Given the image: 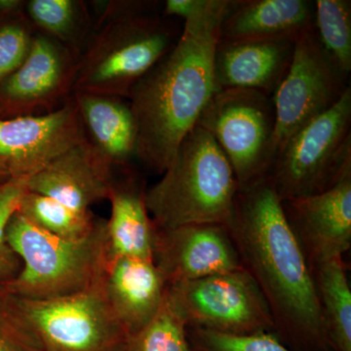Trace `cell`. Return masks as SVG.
<instances>
[{"mask_svg":"<svg viewBox=\"0 0 351 351\" xmlns=\"http://www.w3.org/2000/svg\"><path fill=\"white\" fill-rule=\"evenodd\" d=\"M18 212L39 230L64 239H80L93 232L100 218L75 211L48 196L25 191Z\"/></svg>","mask_w":351,"mask_h":351,"instance_id":"obj_23","label":"cell"},{"mask_svg":"<svg viewBox=\"0 0 351 351\" xmlns=\"http://www.w3.org/2000/svg\"><path fill=\"white\" fill-rule=\"evenodd\" d=\"M80 54L56 39L34 34L24 63L0 83V99L12 117L52 112L71 98Z\"/></svg>","mask_w":351,"mask_h":351,"instance_id":"obj_12","label":"cell"},{"mask_svg":"<svg viewBox=\"0 0 351 351\" xmlns=\"http://www.w3.org/2000/svg\"><path fill=\"white\" fill-rule=\"evenodd\" d=\"M282 208L311 269L350 250L351 170L331 189L283 200Z\"/></svg>","mask_w":351,"mask_h":351,"instance_id":"obj_14","label":"cell"},{"mask_svg":"<svg viewBox=\"0 0 351 351\" xmlns=\"http://www.w3.org/2000/svg\"><path fill=\"white\" fill-rule=\"evenodd\" d=\"M218 0H166L161 15L168 19H182L184 22L199 17L216 6Z\"/></svg>","mask_w":351,"mask_h":351,"instance_id":"obj_30","label":"cell"},{"mask_svg":"<svg viewBox=\"0 0 351 351\" xmlns=\"http://www.w3.org/2000/svg\"><path fill=\"white\" fill-rule=\"evenodd\" d=\"M166 297L189 328L234 336L274 332L267 301L244 267L170 284Z\"/></svg>","mask_w":351,"mask_h":351,"instance_id":"obj_8","label":"cell"},{"mask_svg":"<svg viewBox=\"0 0 351 351\" xmlns=\"http://www.w3.org/2000/svg\"><path fill=\"white\" fill-rule=\"evenodd\" d=\"M152 260L167 286L243 269L228 226L221 223L154 226Z\"/></svg>","mask_w":351,"mask_h":351,"instance_id":"obj_13","label":"cell"},{"mask_svg":"<svg viewBox=\"0 0 351 351\" xmlns=\"http://www.w3.org/2000/svg\"><path fill=\"white\" fill-rule=\"evenodd\" d=\"M276 121L271 96L258 90L230 88L211 97L196 125L216 141L240 189L269 175L276 160Z\"/></svg>","mask_w":351,"mask_h":351,"instance_id":"obj_7","label":"cell"},{"mask_svg":"<svg viewBox=\"0 0 351 351\" xmlns=\"http://www.w3.org/2000/svg\"><path fill=\"white\" fill-rule=\"evenodd\" d=\"M0 351H46L18 298L5 284H0Z\"/></svg>","mask_w":351,"mask_h":351,"instance_id":"obj_26","label":"cell"},{"mask_svg":"<svg viewBox=\"0 0 351 351\" xmlns=\"http://www.w3.org/2000/svg\"><path fill=\"white\" fill-rule=\"evenodd\" d=\"M17 298L46 351H125L129 335L108 302L104 280L68 297Z\"/></svg>","mask_w":351,"mask_h":351,"instance_id":"obj_9","label":"cell"},{"mask_svg":"<svg viewBox=\"0 0 351 351\" xmlns=\"http://www.w3.org/2000/svg\"><path fill=\"white\" fill-rule=\"evenodd\" d=\"M85 140L113 171L131 165L136 157L137 126L129 104L117 97L73 94Z\"/></svg>","mask_w":351,"mask_h":351,"instance_id":"obj_19","label":"cell"},{"mask_svg":"<svg viewBox=\"0 0 351 351\" xmlns=\"http://www.w3.org/2000/svg\"><path fill=\"white\" fill-rule=\"evenodd\" d=\"M113 175L85 140L27 178V189L86 213L108 200Z\"/></svg>","mask_w":351,"mask_h":351,"instance_id":"obj_15","label":"cell"},{"mask_svg":"<svg viewBox=\"0 0 351 351\" xmlns=\"http://www.w3.org/2000/svg\"><path fill=\"white\" fill-rule=\"evenodd\" d=\"M226 226L267 301L274 334L297 351H331L311 267L267 176L239 189Z\"/></svg>","mask_w":351,"mask_h":351,"instance_id":"obj_1","label":"cell"},{"mask_svg":"<svg viewBox=\"0 0 351 351\" xmlns=\"http://www.w3.org/2000/svg\"><path fill=\"white\" fill-rule=\"evenodd\" d=\"M145 191L142 176L131 165L114 171L108 198L112 205L107 219L110 258L154 261V225L145 204Z\"/></svg>","mask_w":351,"mask_h":351,"instance_id":"obj_18","label":"cell"},{"mask_svg":"<svg viewBox=\"0 0 351 351\" xmlns=\"http://www.w3.org/2000/svg\"><path fill=\"white\" fill-rule=\"evenodd\" d=\"M350 88V75L323 48L315 27L302 34L295 40L287 73L272 95L276 158L295 132L334 107Z\"/></svg>","mask_w":351,"mask_h":351,"instance_id":"obj_10","label":"cell"},{"mask_svg":"<svg viewBox=\"0 0 351 351\" xmlns=\"http://www.w3.org/2000/svg\"><path fill=\"white\" fill-rule=\"evenodd\" d=\"M241 0H219L209 12L184 22L181 36L136 84L129 100L137 126L136 157L162 174L217 91L213 71L219 27Z\"/></svg>","mask_w":351,"mask_h":351,"instance_id":"obj_2","label":"cell"},{"mask_svg":"<svg viewBox=\"0 0 351 351\" xmlns=\"http://www.w3.org/2000/svg\"><path fill=\"white\" fill-rule=\"evenodd\" d=\"M186 335L193 351H294L274 332L234 336L186 327Z\"/></svg>","mask_w":351,"mask_h":351,"instance_id":"obj_27","label":"cell"},{"mask_svg":"<svg viewBox=\"0 0 351 351\" xmlns=\"http://www.w3.org/2000/svg\"><path fill=\"white\" fill-rule=\"evenodd\" d=\"M125 351H193L186 324L166 295L151 322L128 337Z\"/></svg>","mask_w":351,"mask_h":351,"instance_id":"obj_25","label":"cell"},{"mask_svg":"<svg viewBox=\"0 0 351 351\" xmlns=\"http://www.w3.org/2000/svg\"><path fill=\"white\" fill-rule=\"evenodd\" d=\"M34 36L29 18L19 17L0 25V83L24 63Z\"/></svg>","mask_w":351,"mask_h":351,"instance_id":"obj_29","label":"cell"},{"mask_svg":"<svg viewBox=\"0 0 351 351\" xmlns=\"http://www.w3.org/2000/svg\"><path fill=\"white\" fill-rule=\"evenodd\" d=\"M156 6L147 1L107 4L80 52L73 94L129 98L181 36L182 27Z\"/></svg>","mask_w":351,"mask_h":351,"instance_id":"obj_3","label":"cell"},{"mask_svg":"<svg viewBox=\"0 0 351 351\" xmlns=\"http://www.w3.org/2000/svg\"><path fill=\"white\" fill-rule=\"evenodd\" d=\"M294 40H226L219 39L214 53L217 89L242 88L276 93L292 62Z\"/></svg>","mask_w":351,"mask_h":351,"instance_id":"obj_16","label":"cell"},{"mask_svg":"<svg viewBox=\"0 0 351 351\" xmlns=\"http://www.w3.org/2000/svg\"><path fill=\"white\" fill-rule=\"evenodd\" d=\"M27 191V179L10 178L0 182V284H6L17 277L22 262L5 239L7 223L19 209L21 199Z\"/></svg>","mask_w":351,"mask_h":351,"instance_id":"obj_28","label":"cell"},{"mask_svg":"<svg viewBox=\"0 0 351 351\" xmlns=\"http://www.w3.org/2000/svg\"><path fill=\"white\" fill-rule=\"evenodd\" d=\"M331 351H351V291L343 257L311 267Z\"/></svg>","mask_w":351,"mask_h":351,"instance_id":"obj_21","label":"cell"},{"mask_svg":"<svg viewBox=\"0 0 351 351\" xmlns=\"http://www.w3.org/2000/svg\"><path fill=\"white\" fill-rule=\"evenodd\" d=\"M161 175L145 191V204L156 228L228 225L239 182L209 132L196 125L182 141Z\"/></svg>","mask_w":351,"mask_h":351,"instance_id":"obj_4","label":"cell"},{"mask_svg":"<svg viewBox=\"0 0 351 351\" xmlns=\"http://www.w3.org/2000/svg\"><path fill=\"white\" fill-rule=\"evenodd\" d=\"M8 179H10V176H9L8 173H7L6 170H4L3 168L0 167V182H5Z\"/></svg>","mask_w":351,"mask_h":351,"instance_id":"obj_31","label":"cell"},{"mask_svg":"<svg viewBox=\"0 0 351 351\" xmlns=\"http://www.w3.org/2000/svg\"><path fill=\"white\" fill-rule=\"evenodd\" d=\"M27 18L41 34L82 52L89 32V14L76 0H31L25 4Z\"/></svg>","mask_w":351,"mask_h":351,"instance_id":"obj_22","label":"cell"},{"mask_svg":"<svg viewBox=\"0 0 351 351\" xmlns=\"http://www.w3.org/2000/svg\"><path fill=\"white\" fill-rule=\"evenodd\" d=\"M104 288L115 315L130 336L158 313L167 284L154 261L117 257L108 262Z\"/></svg>","mask_w":351,"mask_h":351,"instance_id":"obj_17","label":"cell"},{"mask_svg":"<svg viewBox=\"0 0 351 351\" xmlns=\"http://www.w3.org/2000/svg\"><path fill=\"white\" fill-rule=\"evenodd\" d=\"M7 243L22 262L16 278L6 283L23 299L50 300L84 292L105 278L110 262L107 219L80 239H64L39 230L15 212L7 223Z\"/></svg>","mask_w":351,"mask_h":351,"instance_id":"obj_5","label":"cell"},{"mask_svg":"<svg viewBox=\"0 0 351 351\" xmlns=\"http://www.w3.org/2000/svg\"><path fill=\"white\" fill-rule=\"evenodd\" d=\"M351 170V87L332 108L295 132L269 179L281 201L317 195Z\"/></svg>","mask_w":351,"mask_h":351,"instance_id":"obj_6","label":"cell"},{"mask_svg":"<svg viewBox=\"0 0 351 351\" xmlns=\"http://www.w3.org/2000/svg\"><path fill=\"white\" fill-rule=\"evenodd\" d=\"M85 141L73 95L40 114L0 119V167L10 178H27Z\"/></svg>","mask_w":351,"mask_h":351,"instance_id":"obj_11","label":"cell"},{"mask_svg":"<svg viewBox=\"0 0 351 351\" xmlns=\"http://www.w3.org/2000/svg\"><path fill=\"white\" fill-rule=\"evenodd\" d=\"M314 3V27L323 48L339 68L350 76V0H316Z\"/></svg>","mask_w":351,"mask_h":351,"instance_id":"obj_24","label":"cell"},{"mask_svg":"<svg viewBox=\"0 0 351 351\" xmlns=\"http://www.w3.org/2000/svg\"><path fill=\"white\" fill-rule=\"evenodd\" d=\"M311 0H241L221 24L226 40H297L314 27Z\"/></svg>","mask_w":351,"mask_h":351,"instance_id":"obj_20","label":"cell"}]
</instances>
